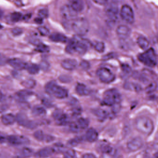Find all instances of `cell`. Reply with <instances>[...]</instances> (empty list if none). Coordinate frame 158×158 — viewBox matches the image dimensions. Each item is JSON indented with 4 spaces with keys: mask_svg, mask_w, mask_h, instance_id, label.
Segmentation results:
<instances>
[{
    "mask_svg": "<svg viewBox=\"0 0 158 158\" xmlns=\"http://www.w3.org/2000/svg\"><path fill=\"white\" fill-rule=\"evenodd\" d=\"M35 22L36 23L39 24H41L43 23V19H41V18H36L35 20Z\"/></svg>",
    "mask_w": 158,
    "mask_h": 158,
    "instance_id": "obj_52",
    "label": "cell"
},
{
    "mask_svg": "<svg viewBox=\"0 0 158 158\" xmlns=\"http://www.w3.org/2000/svg\"><path fill=\"white\" fill-rule=\"evenodd\" d=\"M41 68L43 71H47L49 69L50 64L46 60L42 61L40 65V68Z\"/></svg>",
    "mask_w": 158,
    "mask_h": 158,
    "instance_id": "obj_43",
    "label": "cell"
},
{
    "mask_svg": "<svg viewBox=\"0 0 158 158\" xmlns=\"http://www.w3.org/2000/svg\"><path fill=\"white\" fill-rule=\"evenodd\" d=\"M77 124L80 130L85 129L89 126V121L87 119L84 118H80L77 121Z\"/></svg>",
    "mask_w": 158,
    "mask_h": 158,
    "instance_id": "obj_30",
    "label": "cell"
},
{
    "mask_svg": "<svg viewBox=\"0 0 158 158\" xmlns=\"http://www.w3.org/2000/svg\"><path fill=\"white\" fill-rule=\"evenodd\" d=\"M125 88L129 90H134L137 91V90H139L141 88L139 85H135V84H132V83H127L125 85Z\"/></svg>",
    "mask_w": 158,
    "mask_h": 158,
    "instance_id": "obj_39",
    "label": "cell"
},
{
    "mask_svg": "<svg viewBox=\"0 0 158 158\" xmlns=\"http://www.w3.org/2000/svg\"><path fill=\"white\" fill-rule=\"evenodd\" d=\"M52 41L57 43H65L68 41V38L66 36L60 33H53L49 36Z\"/></svg>",
    "mask_w": 158,
    "mask_h": 158,
    "instance_id": "obj_19",
    "label": "cell"
},
{
    "mask_svg": "<svg viewBox=\"0 0 158 158\" xmlns=\"http://www.w3.org/2000/svg\"><path fill=\"white\" fill-rule=\"evenodd\" d=\"M9 60L6 56L2 53H0V66H4L8 63Z\"/></svg>",
    "mask_w": 158,
    "mask_h": 158,
    "instance_id": "obj_44",
    "label": "cell"
},
{
    "mask_svg": "<svg viewBox=\"0 0 158 158\" xmlns=\"http://www.w3.org/2000/svg\"><path fill=\"white\" fill-rule=\"evenodd\" d=\"M131 29L128 27L123 25L119 26L116 29L117 36L123 40L128 38L131 35Z\"/></svg>",
    "mask_w": 158,
    "mask_h": 158,
    "instance_id": "obj_15",
    "label": "cell"
},
{
    "mask_svg": "<svg viewBox=\"0 0 158 158\" xmlns=\"http://www.w3.org/2000/svg\"><path fill=\"white\" fill-rule=\"evenodd\" d=\"M8 64L12 67L17 70H22L25 69L27 64L23 61L17 58L10 59L8 60Z\"/></svg>",
    "mask_w": 158,
    "mask_h": 158,
    "instance_id": "obj_16",
    "label": "cell"
},
{
    "mask_svg": "<svg viewBox=\"0 0 158 158\" xmlns=\"http://www.w3.org/2000/svg\"><path fill=\"white\" fill-rule=\"evenodd\" d=\"M60 15L65 23L73 22L77 18V13L69 5H64L61 8Z\"/></svg>",
    "mask_w": 158,
    "mask_h": 158,
    "instance_id": "obj_8",
    "label": "cell"
},
{
    "mask_svg": "<svg viewBox=\"0 0 158 158\" xmlns=\"http://www.w3.org/2000/svg\"><path fill=\"white\" fill-rule=\"evenodd\" d=\"M70 26L73 31L79 36L85 35L89 31V23L85 18H76L72 22Z\"/></svg>",
    "mask_w": 158,
    "mask_h": 158,
    "instance_id": "obj_5",
    "label": "cell"
},
{
    "mask_svg": "<svg viewBox=\"0 0 158 158\" xmlns=\"http://www.w3.org/2000/svg\"><path fill=\"white\" fill-rule=\"evenodd\" d=\"M105 13L109 19L114 21L117 18L118 14V7L117 4L110 3L106 4L105 9Z\"/></svg>",
    "mask_w": 158,
    "mask_h": 158,
    "instance_id": "obj_12",
    "label": "cell"
},
{
    "mask_svg": "<svg viewBox=\"0 0 158 158\" xmlns=\"http://www.w3.org/2000/svg\"><path fill=\"white\" fill-rule=\"evenodd\" d=\"M135 126L139 132L147 135H150L154 129L153 122L147 116L137 117L135 121Z\"/></svg>",
    "mask_w": 158,
    "mask_h": 158,
    "instance_id": "obj_2",
    "label": "cell"
},
{
    "mask_svg": "<svg viewBox=\"0 0 158 158\" xmlns=\"http://www.w3.org/2000/svg\"><path fill=\"white\" fill-rule=\"evenodd\" d=\"M71 78L66 75H62L59 77L60 81L63 83H69L71 81Z\"/></svg>",
    "mask_w": 158,
    "mask_h": 158,
    "instance_id": "obj_48",
    "label": "cell"
},
{
    "mask_svg": "<svg viewBox=\"0 0 158 158\" xmlns=\"http://www.w3.org/2000/svg\"><path fill=\"white\" fill-rule=\"evenodd\" d=\"M14 158H20V157H15Z\"/></svg>",
    "mask_w": 158,
    "mask_h": 158,
    "instance_id": "obj_58",
    "label": "cell"
},
{
    "mask_svg": "<svg viewBox=\"0 0 158 158\" xmlns=\"http://www.w3.org/2000/svg\"><path fill=\"white\" fill-rule=\"evenodd\" d=\"M23 30L20 27H15L12 29V33L14 36H19L22 35Z\"/></svg>",
    "mask_w": 158,
    "mask_h": 158,
    "instance_id": "obj_47",
    "label": "cell"
},
{
    "mask_svg": "<svg viewBox=\"0 0 158 158\" xmlns=\"http://www.w3.org/2000/svg\"><path fill=\"white\" fill-rule=\"evenodd\" d=\"M4 98H5L4 95H3V93L1 91H0V102L4 100Z\"/></svg>",
    "mask_w": 158,
    "mask_h": 158,
    "instance_id": "obj_54",
    "label": "cell"
},
{
    "mask_svg": "<svg viewBox=\"0 0 158 158\" xmlns=\"http://www.w3.org/2000/svg\"><path fill=\"white\" fill-rule=\"evenodd\" d=\"M3 15H4V13H3V12L2 11L1 9H0V19H2V17H3Z\"/></svg>",
    "mask_w": 158,
    "mask_h": 158,
    "instance_id": "obj_55",
    "label": "cell"
},
{
    "mask_svg": "<svg viewBox=\"0 0 158 158\" xmlns=\"http://www.w3.org/2000/svg\"><path fill=\"white\" fill-rule=\"evenodd\" d=\"M137 43L139 47L141 49L144 50L148 49L149 46V40L145 37L142 36L138 38Z\"/></svg>",
    "mask_w": 158,
    "mask_h": 158,
    "instance_id": "obj_26",
    "label": "cell"
},
{
    "mask_svg": "<svg viewBox=\"0 0 158 158\" xmlns=\"http://www.w3.org/2000/svg\"><path fill=\"white\" fill-rule=\"evenodd\" d=\"M93 113L101 120H104L108 116L107 112L102 109H96L93 111Z\"/></svg>",
    "mask_w": 158,
    "mask_h": 158,
    "instance_id": "obj_29",
    "label": "cell"
},
{
    "mask_svg": "<svg viewBox=\"0 0 158 158\" xmlns=\"http://www.w3.org/2000/svg\"><path fill=\"white\" fill-rule=\"evenodd\" d=\"M10 18L12 22H14V23H17L22 19L23 16H22V14L21 13L15 12L11 14Z\"/></svg>",
    "mask_w": 158,
    "mask_h": 158,
    "instance_id": "obj_34",
    "label": "cell"
},
{
    "mask_svg": "<svg viewBox=\"0 0 158 158\" xmlns=\"http://www.w3.org/2000/svg\"><path fill=\"white\" fill-rule=\"evenodd\" d=\"M9 143L13 145H27L30 143V140L26 137L23 135H11L7 138Z\"/></svg>",
    "mask_w": 158,
    "mask_h": 158,
    "instance_id": "obj_11",
    "label": "cell"
},
{
    "mask_svg": "<svg viewBox=\"0 0 158 158\" xmlns=\"http://www.w3.org/2000/svg\"><path fill=\"white\" fill-rule=\"evenodd\" d=\"M33 92L27 89L22 90L17 92L16 97L20 100H26L33 95Z\"/></svg>",
    "mask_w": 158,
    "mask_h": 158,
    "instance_id": "obj_25",
    "label": "cell"
},
{
    "mask_svg": "<svg viewBox=\"0 0 158 158\" xmlns=\"http://www.w3.org/2000/svg\"><path fill=\"white\" fill-rule=\"evenodd\" d=\"M16 117V121L20 125L27 128L33 129L37 126L35 122L29 120L26 114L23 113H19Z\"/></svg>",
    "mask_w": 158,
    "mask_h": 158,
    "instance_id": "obj_10",
    "label": "cell"
},
{
    "mask_svg": "<svg viewBox=\"0 0 158 158\" xmlns=\"http://www.w3.org/2000/svg\"><path fill=\"white\" fill-rule=\"evenodd\" d=\"M97 75L99 80L105 84H110L115 80L114 74L108 68L101 67L97 71Z\"/></svg>",
    "mask_w": 158,
    "mask_h": 158,
    "instance_id": "obj_7",
    "label": "cell"
},
{
    "mask_svg": "<svg viewBox=\"0 0 158 158\" xmlns=\"http://www.w3.org/2000/svg\"><path fill=\"white\" fill-rule=\"evenodd\" d=\"M54 152L52 147H46L40 150L36 153L37 157L39 158H47L51 156Z\"/></svg>",
    "mask_w": 158,
    "mask_h": 158,
    "instance_id": "obj_20",
    "label": "cell"
},
{
    "mask_svg": "<svg viewBox=\"0 0 158 158\" xmlns=\"http://www.w3.org/2000/svg\"><path fill=\"white\" fill-rule=\"evenodd\" d=\"M38 30L40 35L44 36L48 35L50 34L49 30L45 27H40L38 28Z\"/></svg>",
    "mask_w": 158,
    "mask_h": 158,
    "instance_id": "obj_42",
    "label": "cell"
},
{
    "mask_svg": "<svg viewBox=\"0 0 158 158\" xmlns=\"http://www.w3.org/2000/svg\"><path fill=\"white\" fill-rule=\"evenodd\" d=\"M36 84V81L32 79H26L22 83L23 86L29 89L34 88Z\"/></svg>",
    "mask_w": 158,
    "mask_h": 158,
    "instance_id": "obj_32",
    "label": "cell"
},
{
    "mask_svg": "<svg viewBox=\"0 0 158 158\" xmlns=\"http://www.w3.org/2000/svg\"><path fill=\"white\" fill-rule=\"evenodd\" d=\"M36 50L39 52L45 53V52H49V48L47 45L40 43L39 45H38Z\"/></svg>",
    "mask_w": 158,
    "mask_h": 158,
    "instance_id": "obj_38",
    "label": "cell"
},
{
    "mask_svg": "<svg viewBox=\"0 0 158 158\" xmlns=\"http://www.w3.org/2000/svg\"><path fill=\"white\" fill-rule=\"evenodd\" d=\"M94 2H96L97 4H101V5H106L108 4V1H104V0H102V1H94Z\"/></svg>",
    "mask_w": 158,
    "mask_h": 158,
    "instance_id": "obj_51",
    "label": "cell"
},
{
    "mask_svg": "<svg viewBox=\"0 0 158 158\" xmlns=\"http://www.w3.org/2000/svg\"><path fill=\"white\" fill-rule=\"evenodd\" d=\"M122 97L120 92L115 89L106 90L103 94L102 104L108 106H114L120 104Z\"/></svg>",
    "mask_w": 158,
    "mask_h": 158,
    "instance_id": "obj_3",
    "label": "cell"
},
{
    "mask_svg": "<svg viewBox=\"0 0 158 158\" xmlns=\"http://www.w3.org/2000/svg\"><path fill=\"white\" fill-rule=\"evenodd\" d=\"M138 59L140 62L148 67H154L157 64V55L152 48L148 49L145 52L139 54Z\"/></svg>",
    "mask_w": 158,
    "mask_h": 158,
    "instance_id": "obj_6",
    "label": "cell"
},
{
    "mask_svg": "<svg viewBox=\"0 0 158 158\" xmlns=\"http://www.w3.org/2000/svg\"><path fill=\"white\" fill-rule=\"evenodd\" d=\"M61 65L62 67L65 70L73 71L77 67V62L74 59H65L62 62Z\"/></svg>",
    "mask_w": 158,
    "mask_h": 158,
    "instance_id": "obj_17",
    "label": "cell"
},
{
    "mask_svg": "<svg viewBox=\"0 0 158 158\" xmlns=\"http://www.w3.org/2000/svg\"><path fill=\"white\" fill-rule=\"evenodd\" d=\"M95 49L98 52H103L105 50V45L102 42H97L95 46Z\"/></svg>",
    "mask_w": 158,
    "mask_h": 158,
    "instance_id": "obj_40",
    "label": "cell"
},
{
    "mask_svg": "<svg viewBox=\"0 0 158 158\" xmlns=\"http://www.w3.org/2000/svg\"><path fill=\"white\" fill-rule=\"evenodd\" d=\"M52 148L54 153L55 152L60 153V152H63L65 151V148H64V146L61 143H57V144H55L53 147H52Z\"/></svg>",
    "mask_w": 158,
    "mask_h": 158,
    "instance_id": "obj_35",
    "label": "cell"
},
{
    "mask_svg": "<svg viewBox=\"0 0 158 158\" xmlns=\"http://www.w3.org/2000/svg\"><path fill=\"white\" fill-rule=\"evenodd\" d=\"M69 5L77 13L82 12L85 7L84 2L82 1H72Z\"/></svg>",
    "mask_w": 158,
    "mask_h": 158,
    "instance_id": "obj_24",
    "label": "cell"
},
{
    "mask_svg": "<svg viewBox=\"0 0 158 158\" xmlns=\"http://www.w3.org/2000/svg\"><path fill=\"white\" fill-rule=\"evenodd\" d=\"M98 136V134L96 129L93 128H90L88 129L85 134L86 140L89 142H94L97 140Z\"/></svg>",
    "mask_w": 158,
    "mask_h": 158,
    "instance_id": "obj_21",
    "label": "cell"
},
{
    "mask_svg": "<svg viewBox=\"0 0 158 158\" xmlns=\"http://www.w3.org/2000/svg\"><path fill=\"white\" fill-rule=\"evenodd\" d=\"M21 154L24 158H29L34 154V152L32 149L27 147H24L21 150Z\"/></svg>",
    "mask_w": 158,
    "mask_h": 158,
    "instance_id": "obj_33",
    "label": "cell"
},
{
    "mask_svg": "<svg viewBox=\"0 0 158 158\" xmlns=\"http://www.w3.org/2000/svg\"><path fill=\"white\" fill-rule=\"evenodd\" d=\"M31 14L26 15L24 16L23 18V19L25 20V21H27V20H29V19L31 18Z\"/></svg>",
    "mask_w": 158,
    "mask_h": 158,
    "instance_id": "obj_53",
    "label": "cell"
},
{
    "mask_svg": "<svg viewBox=\"0 0 158 158\" xmlns=\"http://www.w3.org/2000/svg\"><path fill=\"white\" fill-rule=\"evenodd\" d=\"M154 158H158V155H157V153H156V156L154 157Z\"/></svg>",
    "mask_w": 158,
    "mask_h": 158,
    "instance_id": "obj_56",
    "label": "cell"
},
{
    "mask_svg": "<svg viewBox=\"0 0 158 158\" xmlns=\"http://www.w3.org/2000/svg\"><path fill=\"white\" fill-rule=\"evenodd\" d=\"M122 69L124 73L125 74H129L130 73L132 70L131 67L129 65L127 64H123L122 65Z\"/></svg>",
    "mask_w": 158,
    "mask_h": 158,
    "instance_id": "obj_45",
    "label": "cell"
},
{
    "mask_svg": "<svg viewBox=\"0 0 158 158\" xmlns=\"http://www.w3.org/2000/svg\"><path fill=\"white\" fill-rule=\"evenodd\" d=\"M91 46L89 41L85 39L75 37L69 41L65 51L70 54L84 55Z\"/></svg>",
    "mask_w": 158,
    "mask_h": 158,
    "instance_id": "obj_1",
    "label": "cell"
},
{
    "mask_svg": "<svg viewBox=\"0 0 158 158\" xmlns=\"http://www.w3.org/2000/svg\"><path fill=\"white\" fill-rule=\"evenodd\" d=\"M46 110L44 107L37 105L35 106L32 110V113L35 116L38 117H42L46 114Z\"/></svg>",
    "mask_w": 158,
    "mask_h": 158,
    "instance_id": "obj_27",
    "label": "cell"
},
{
    "mask_svg": "<svg viewBox=\"0 0 158 158\" xmlns=\"http://www.w3.org/2000/svg\"><path fill=\"white\" fill-rule=\"evenodd\" d=\"M80 66L84 70H88L90 68V64L88 62L85 60H83L80 63Z\"/></svg>",
    "mask_w": 158,
    "mask_h": 158,
    "instance_id": "obj_49",
    "label": "cell"
},
{
    "mask_svg": "<svg viewBox=\"0 0 158 158\" xmlns=\"http://www.w3.org/2000/svg\"><path fill=\"white\" fill-rule=\"evenodd\" d=\"M76 91L79 96H88L90 93V90L88 88L83 84L79 83L76 87Z\"/></svg>",
    "mask_w": 158,
    "mask_h": 158,
    "instance_id": "obj_23",
    "label": "cell"
},
{
    "mask_svg": "<svg viewBox=\"0 0 158 158\" xmlns=\"http://www.w3.org/2000/svg\"><path fill=\"white\" fill-rule=\"evenodd\" d=\"M34 137L39 141L50 142L53 140V137L51 136L44 134L42 130H39L35 131L34 134Z\"/></svg>",
    "mask_w": 158,
    "mask_h": 158,
    "instance_id": "obj_18",
    "label": "cell"
},
{
    "mask_svg": "<svg viewBox=\"0 0 158 158\" xmlns=\"http://www.w3.org/2000/svg\"><path fill=\"white\" fill-rule=\"evenodd\" d=\"M2 26L0 24V29H1L2 28Z\"/></svg>",
    "mask_w": 158,
    "mask_h": 158,
    "instance_id": "obj_57",
    "label": "cell"
},
{
    "mask_svg": "<svg viewBox=\"0 0 158 158\" xmlns=\"http://www.w3.org/2000/svg\"><path fill=\"white\" fill-rule=\"evenodd\" d=\"M120 15L122 19L127 23H133L135 21L134 11L133 9L129 5L126 4L122 6Z\"/></svg>",
    "mask_w": 158,
    "mask_h": 158,
    "instance_id": "obj_9",
    "label": "cell"
},
{
    "mask_svg": "<svg viewBox=\"0 0 158 158\" xmlns=\"http://www.w3.org/2000/svg\"><path fill=\"white\" fill-rule=\"evenodd\" d=\"M38 15L40 18L43 19L45 18H47L48 17V11L47 9H42L39 11Z\"/></svg>",
    "mask_w": 158,
    "mask_h": 158,
    "instance_id": "obj_41",
    "label": "cell"
},
{
    "mask_svg": "<svg viewBox=\"0 0 158 158\" xmlns=\"http://www.w3.org/2000/svg\"><path fill=\"white\" fill-rule=\"evenodd\" d=\"M70 129L72 130V131L75 133L79 132L80 131V129L77 126L76 122H74V123H72L70 125Z\"/></svg>",
    "mask_w": 158,
    "mask_h": 158,
    "instance_id": "obj_46",
    "label": "cell"
},
{
    "mask_svg": "<svg viewBox=\"0 0 158 158\" xmlns=\"http://www.w3.org/2000/svg\"><path fill=\"white\" fill-rule=\"evenodd\" d=\"M82 158H97L93 153H86L82 157Z\"/></svg>",
    "mask_w": 158,
    "mask_h": 158,
    "instance_id": "obj_50",
    "label": "cell"
},
{
    "mask_svg": "<svg viewBox=\"0 0 158 158\" xmlns=\"http://www.w3.org/2000/svg\"><path fill=\"white\" fill-rule=\"evenodd\" d=\"M53 117L59 125L64 126L69 123V118L68 115L61 111H55L53 113Z\"/></svg>",
    "mask_w": 158,
    "mask_h": 158,
    "instance_id": "obj_14",
    "label": "cell"
},
{
    "mask_svg": "<svg viewBox=\"0 0 158 158\" xmlns=\"http://www.w3.org/2000/svg\"><path fill=\"white\" fill-rule=\"evenodd\" d=\"M64 158H77L76 153L73 149L65 151Z\"/></svg>",
    "mask_w": 158,
    "mask_h": 158,
    "instance_id": "obj_37",
    "label": "cell"
},
{
    "mask_svg": "<svg viewBox=\"0 0 158 158\" xmlns=\"http://www.w3.org/2000/svg\"><path fill=\"white\" fill-rule=\"evenodd\" d=\"M26 69H27L28 73L30 74L35 75L38 73L40 68L37 64H27Z\"/></svg>",
    "mask_w": 158,
    "mask_h": 158,
    "instance_id": "obj_28",
    "label": "cell"
},
{
    "mask_svg": "<svg viewBox=\"0 0 158 158\" xmlns=\"http://www.w3.org/2000/svg\"><path fill=\"white\" fill-rule=\"evenodd\" d=\"M143 140L139 137L134 138L127 142V147L130 151L135 152L140 149L143 146Z\"/></svg>",
    "mask_w": 158,
    "mask_h": 158,
    "instance_id": "obj_13",
    "label": "cell"
},
{
    "mask_svg": "<svg viewBox=\"0 0 158 158\" xmlns=\"http://www.w3.org/2000/svg\"><path fill=\"white\" fill-rule=\"evenodd\" d=\"M45 90L48 94L57 98L64 99L68 97V91L64 88L60 86L54 81H51L46 85Z\"/></svg>",
    "mask_w": 158,
    "mask_h": 158,
    "instance_id": "obj_4",
    "label": "cell"
},
{
    "mask_svg": "<svg viewBox=\"0 0 158 158\" xmlns=\"http://www.w3.org/2000/svg\"><path fill=\"white\" fill-rule=\"evenodd\" d=\"M101 158H121V157L117 155V151L114 148L109 152L102 153Z\"/></svg>",
    "mask_w": 158,
    "mask_h": 158,
    "instance_id": "obj_31",
    "label": "cell"
},
{
    "mask_svg": "<svg viewBox=\"0 0 158 158\" xmlns=\"http://www.w3.org/2000/svg\"><path fill=\"white\" fill-rule=\"evenodd\" d=\"M157 85L155 82H152L150 83L148 86L146 87V91L148 93H152L156 91L157 89Z\"/></svg>",
    "mask_w": 158,
    "mask_h": 158,
    "instance_id": "obj_36",
    "label": "cell"
},
{
    "mask_svg": "<svg viewBox=\"0 0 158 158\" xmlns=\"http://www.w3.org/2000/svg\"><path fill=\"white\" fill-rule=\"evenodd\" d=\"M1 121L5 125H11L16 122V117L12 114H6L2 116Z\"/></svg>",
    "mask_w": 158,
    "mask_h": 158,
    "instance_id": "obj_22",
    "label": "cell"
}]
</instances>
